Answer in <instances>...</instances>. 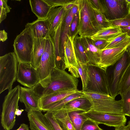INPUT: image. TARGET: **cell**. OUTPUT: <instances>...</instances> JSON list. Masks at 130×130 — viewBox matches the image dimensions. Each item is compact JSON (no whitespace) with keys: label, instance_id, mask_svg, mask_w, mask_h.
Instances as JSON below:
<instances>
[{"label":"cell","instance_id":"cell-36","mask_svg":"<svg viewBox=\"0 0 130 130\" xmlns=\"http://www.w3.org/2000/svg\"><path fill=\"white\" fill-rule=\"evenodd\" d=\"M78 12L74 17L71 23L69 35L72 38H74L78 34Z\"/></svg>","mask_w":130,"mask_h":130},{"label":"cell","instance_id":"cell-5","mask_svg":"<svg viewBox=\"0 0 130 130\" xmlns=\"http://www.w3.org/2000/svg\"><path fill=\"white\" fill-rule=\"evenodd\" d=\"M18 63L14 52L0 57V94L12 89L16 79Z\"/></svg>","mask_w":130,"mask_h":130},{"label":"cell","instance_id":"cell-30","mask_svg":"<svg viewBox=\"0 0 130 130\" xmlns=\"http://www.w3.org/2000/svg\"><path fill=\"white\" fill-rule=\"evenodd\" d=\"M130 88V65L125 72L121 80L119 88L120 95L126 92Z\"/></svg>","mask_w":130,"mask_h":130},{"label":"cell","instance_id":"cell-56","mask_svg":"<svg viewBox=\"0 0 130 130\" xmlns=\"http://www.w3.org/2000/svg\"></svg>","mask_w":130,"mask_h":130},{"label":"cell","instance_id":"cell-13","mask_svg":"<svg viewBox=\"0 0 130 130\" xmlns=\"http://www.w3.org/2000/svg\"><path fill=\"white\" fill-rule=\"evenodd\" d=\"M81 114L99 124H103L108 126L115 127L125 125L127 120L124 115L93 112H83Z\"/></svg>","mask_w":130,"mask_h":130},{"label":"cell","instance_id":"cell-1","mask_svg":"<svg viewBox=\"0 0 130 130\" xmlns=\"http://www.w3.org/2000/svg\"><path fill=\"white\" fill-rule=\"evenodd\" d=\"M78 78L65 70L56 67L50 75L40 81L32 88L39 98L59 91L77 89Z\"/></svg>","mask_w":130,"mask_h":130},{"label":"cell","instance_id":"cell-2","mask_svg":"<svg viewBox=\"0 0 130 130\" xmlns=\"http://www.w3.org/2000/svg\"><path fill=\"white\" fill-rule=\"evenodd\" d=\"M82 92L84 96L89 100L92 105L87 112L124 115L121 99L117 101L110 95Z\"/></svg>","mask_w":130,"mask_h":130},{"label":"cell","instance_id":"cell-53","mask_svg":"<svg viewBox=\"0 0 130 130\" xmlns=\"http://www.w3.org/2000/svg\"><path fill=\"white\" fill-rule=\"evenodd\" d=\"M127 49L129 54H130V43L129 45L128 46V47L127 48Z\"/></svg>","mask_w":130,"mask_h":130},{"label":"cell","instance_id":"cell-44","mask_svg":"<svg viewBox=\"0 0 130 130\" xmlns=\"http://www.w3.org/2000/svg\"><path fill=\"white\" fill-rule=\"evenodd\" d=\"M7 39V34L4 30L0 31V41L4 42Z\"/></svg>","mask_w":130,"mask_h":130},{"label":"cell","instance_id":"cell-24","mask_svg":"<svg viewBox=\"0 0 130 130\" xmlns=\"http://www.w3.org/2000/svg\"><path fill=\"white\" fill-rule=\"evenodd\" d=\"M46 38H34V46L31 64L36 69L40 63L45 50Z\"/></svg>","mask_w":130,"mask_h":130},{"label":"cell","instance_id":"cell-50","mask_svg":"<svg viewBox=\"0 0 130 130\" xmlns=\"http://www.w3.org/2000/svg\"><path fill=\"white\" fill-rule=\"evenodd\" d=\"M115 130H128L126 128L125 125L121 126L115 127Z\"/></svg>","mask_w":130,"mask_h":130},{"label":"cell","instance_id":"cell-45","mask_svg":"<svg viewBox=\"0 0 130 130\" xmlns=\"http://www.w3.org/2000/svg\"><path fill=\"white\" fill-rule=\"evenodd\" d=\"M120 27L121 28L122 33H127L128 36L130 38V26Z\"/></svg>","mask_w":130,"mask_h":130},{"label":"cell","instance_id":"cell-7","mask_svg":"<svg viewBox=\"0 0 130 130\" xmlns=\"http://www.w3.org/2000/svg\"><path fill=\"white\" fill-rule=\"evenodd\" d=\"M13 45L18 62L31 64L34 37L29 27H25L17 36Z\"/></svg>","mask_w":130,"mask_h":130},{"label":"cell","instance_id":"cell-6","mask_svg":"<svg viewBox=\"0 0 130 130\" xmlns=\"http://www.w3.org/2000/svg\"><path fill=\"white\" fill-rule=\"evenodd\" d=\"M20 87L18 85L12 89L5 98L1 115V125L5 130L12 129L15 124V112L19 107Z\"/></svg>","mask_w":130,"mask_h":130},{"label":"cell","instance_id":"cell-51","mask_svg":"<svg viewBox=\"0 0 130 130\" xmlns=\"http://www.w3.org/2000/svg\"><path fill=\"white\" fill-rule=\"evenodd\" d=\"M127 2L128 7L130 11V0H126Z\"/></svg>","mask_w":130,"mask_h":130},{"label":"cell","instance_id":"cell-52","mask_svg":"<svg viewBox=\"0 0 130 130\" xmlns=\"http://www.w3.org/2000/svg\"><path fill=\"white\" fill-rule=\"evenodd\" d=\"M125 126L128 130H130V121L128 122L127 125Z\"/></svg>","mask_w":130,"mask_h":130},{"label":"cell","instance_id":"cell-55","mask_svg":"<svg viewBox=\"0 0 130 130\" xmlns=\"http://www.w3.org/2000/svg\"></svg>","mask_w":130,"mask_h":130},{"label":"cell","instance_id":"cell-29","mask_svg":"<svg viewBox=\"0 0 130 130\" xmlns=\"http://www.w3.org/2000/svg\"><path fill=\"white\" fill-rule=\"evenodd\" d=\"M82 111H73L68 113L73 125L76 130H81L82 126L87 118L81 113Z\"/></svg>","mask_w":130,"mask_h":130},{"label":"cell","instance_id":"cell-48","mask_svg":"<svg viewBox=\"0 0 130 130\" xmlns=\"http://www.w3.org/2000/svg\"><path fill=\"white\" fill-rule=\"evenodd\" d=\"M17 130H29V128L27 125L23 123L21 124L20 127Z\"/></svg>","mask_w":130,"mask_h":130},{"label":"cell","instance_id":"cell-20","mask_svg":"<svg viewBox=\"0 0 130 130\" xmlns=\"http://www.w3.org/2000/svg\"><path fill=\"white\" fill-rule=\"evenodd\" d=\"M74 17L71 9L68 11L62 24L60 37V53L62 62L64 65L66 64L65 45L68 39L70 26Z\"/></svg>","mask_w":130,"mask_h":130},{"label":"cell","instance_id":"cell-31","mask_svg":"<svg viewBox=\"0 0 130 130\" xmlns=\"http://www.w3.org/2000/svg\"><path fill=\"white\" fill-rule=\"evenodd\" d=\"M78 62V71L80 76L83 85L82 91L86 89L89 80L87 64H82Z\"/></svg>","mask_w":130,"mask_h":130},{"label":"cell","instance_id":"cell-38","mask_svg":"<svg viewBox=\"0 0 130 130\" xmlns=\"http://www.w3.org/2000/svg\"><path fill=\"white\" fill-rule=\"evenodd\" d=\"M97 123L87 118L83 124L81 130H103L100 128Z\"/></svg>","mask_w":130,"mask_h":130},{"label":"cell","instance_id":"cell-25","mask_svg":"<svg viewBox=\"0 0 130 130\" xmlns=\"http://www.w3.org/2000/svg\"><path fill=\"white\" fill-rule=\"evenodd\" d=\"M122 33L120 27L110 26L98 31L90 37L93 39H103L109 42Z\"/></svg>","mask_w":130,"mask_h":130},{"label":"cell","instance_id":"cell-18","mask_svg":"<svg viewBox=\"0 0 130 130\" xmlns=\"http://www.w3.org/2000/svg\"><path fill=\"white\" fill-rule=\"evenodd\" d=\"M78 91L77 89H73L59 91L42 97L39 101V110L43 111L53 104Z\"/></svg>","mask_w":130,"mask_h":130},{"label":"cell","instance_id":"cell-10","mask_svg":"<svg viewBox=\"0 0 130 130\" xmlns=\"http://www.w3.org/2000/svg\"><path fill=\"white\" fill-rule=\"evenodd\" d=\"M103 12L108 21L124 18L130 13L126 0H100Z\"/></svg>","mask_w":130,"mask_h":130},{"label":"cell","instance_id":"cell-37","mask_svg":"<svg viewBox=\"0 0 130 130\" xmlns=\"http://www.w3.org/2000/svg\"><path fill=\"white\" fill-rule=\"evenodd\" d=\"M129 38L130 37L128 36L127 33H122L110 41L108 42L107 46L104 50L111 48Z\"/></svg>","mask_w":130,"mask_h":130},{"label":"cell","instance_id":"cell-35","mask_svg":"<svg viewBox=\"0 0 130 130\" xmlns=\"http://www.w3.org/2000/svg\"><path fill=\"white\" fill-rule=\"evenodd\" d=\"M109 21L111 26L119 27L130 26V13L124 18Z\"/></svg>","mask_w":130,"mask_h":130},{"label":"cell","instance_id":"cell-14","mask_svg":"<svg viewBox=\"0 0 130 130\" xmlns=\"http://www.w3.org/2000/svg\"><path fill=\"white\" fill-rule=\"evenodd\" d=\"M74 38L69 36L65 44V54L66 68L71 75L77 78L80 77L78 71V62L73 47V40Z\"/></svg>","mask_w":130,"mask_h":130},{"label":"cell","instance_id":"cell-3","mask_svg":"<svg viewBox=\"0 0 130 130\" xmlns=\"http://www.w3.org/2000/svg\"><path fill=\"white\" fill-rule=\"evenodd\" d=\"M130 65V54L127 48L122 57L105 70L109 95L115 98L119 94L120 83L126 70Z\"/></svg>","mask_w":130,"mask_h":130},{"label":"cell","instance_id":"cell-41","mask_svg":"<svg viewBox=\"0 0 130 130\" xmlns=\"http://www.w3.org/2000/svg\"><path fill=\"white\" fill-rule=\"evenodd\" d=\"M89 1L92 7L103 13V7L100 0H89Z\"/></svg>","mask_w":130,"mask_h":130},{"label":"cell","instance_id":"cell-42","mask_svg":"<svg viewBox=\"0 0 130 130\" xmlns=\"http://www.w3.org/2000/svg\"><path fill=\"white\" fill-rule=\"evenodd\" d=\"M7 1V0H0V7L5 9L7 13H9L10 12L11 8L8 5Z\"/></svg>","mask_w":130,"mask_h":130},{"label":"cell","instance_id":"cell-54","mask_svg":"<svg viewBox=\"0 0 130 130\" xmlns=\"http://www.w3.org/2000/svg\"><path fill=\"white\" fill-rule=\"evenodd\" d=\"M17 130V129H16V130Z\"/></svg>","mask_w":130,"mask_h":130},{"label":"cell","instance_id":"cell-32","mask_svg":"<svg viewBox=\"0 0 130 130\" xmlns=\"http://www.w3.org/2000/svg\"><path fill=\"white\" fill-rule=\"evenodd\" d=\"M92 7L98 25L99 30L111 26L109 21L106 19L104 14L98 10Z\"/></svg>","mask_w":130,"mask_h":130},{"label":"cell","instance_id":"cell-17","mask_svg":"<svg viewBox=\"0 0 130 130\" xmlns=\"http://www.w3.org/2000/svg\"><path fill=\"white\" fill-rule=\"evenodd\" d=\"M80 36L85 53L89 61V63L98 65L100 61L101 55L103 50L94 46L90 37Z\"/></svg>","mask_w":130,"mask_h":130},{"label":"cell","instance_id":"cell-16","mask_svg":"<svg viewBox=\"0 0 130 130\" xmlns=\"http://www.w3.org/2000/svg\"><path fill=\"white\" fill-rule=\"evenodd\" d=\"M31 130H54L44 115L39 110L27 113Z\"/></svg>","mask_w":130,"mask_h":130},{"label":"cell","instance_id":"cell-46","mask_svg":"<svg viewBox=\"0 0 130 130\" xmlns=\"http://www.w3.org/2000/svg\"><path fill=\"white\" fill-rule=\"evenodd\" d=\"M77 0H74L73 1L68 4L65 6V9L68 10L71 9L77 3Z\"/></svg>","mask_w":130,"mask_h":130},{"label":"cell","instance_id":"cell-34","mask_svg":"<svg viewBox=\"0 0 130 130\" xmlns=\"http://www.w3.org/2000/svg\"><path fill=\"white\" fill-rule=\"evenodd\" d=\"M44 115L54 130H63L53 112L47 111Z\"/></svg>","mask_w":130,"mask_h":130},{"label":"cell","instance_id":"cell-26","mask_svg":"<svg viewBox=\"0 0 130 130\" xmlns=\"http://www.w3.org/2000/svg\"><path fill=\"white\" fill-rule=\"evenodd\" d=\"M73 47L76 57L78 62L87 64L89 62L82 45L80 36L77 34L73 40Z\"/></svg>","mask_w":130,"mask_h":130},{"label":"cell","instance_id":"cell-23","mask_svg":"<svg viewBox=\"0 0 130 130\" xmlns=\"http://www.w3.org/2000/svg\"><path fill=\"white\" fill-rule=\"evenodd\" d=\"M29 2L32 11L38 19L47 18L52 7L45 0H30Z\"/></svg>","mask_w":130,"mask_h":130},{"label":"cell","instance_id":"cell-39","mask_svg":"<svg viewBox=\"0 0 130 130\" xmlns=\"http://www.w3.org/2000/svg\"><path fill=\"white\" fill-rule=\"evenodd\" d=\"M52 7L65 6L72 2V0H45Z\"/></svg>","mask_w":130,"mask_h":130},{"label":"cell","instance_id":"cell-21","mask_svg":"<svg viewBox=\"0 0 130 130\" xmlns=\"http://www.w3.org/2000/svg\"><path fill=\"white\" fill-rule=\"evenodd\" d=\"M68 10L65 6L52 7L47 18L50 26L49 36L52 37L55 30L60 23L64 19Z\"/></svg>","mask_w":130,"mask_h":130},{"label":"cell","instance_id":"cell-15","mask_svg":"<svg viewBox=\"0 0 130 130\" xmlns=\"http://www.w3.org/2000/svg\"><path fill=\"white\" fill-rule=\"evenodd\" d=\"M40 99L36 95L32 88L20 87L19 101L24 104L25 110L27 113L32 110H40L39 106Z\"/></svg>","mask_w":130,"mask_h":130},{"label":"cell","instance_id":"cell-40","mask_svg":"<svg viewBox=\"0 0 130 130\" xmlns=\"http://www.w3.org/2000/svg\"><path fill=\"white\" fill-rule=\"evenodd\" d=\"M92 39L94 46L102 50H103L106 46L108 42L104 40Z\"/></svg>","mask_w":130,"mask_h":130},{"label":"cell","instance_id":"cell-22","mask_svg":"<svg viewBox=\"0 0 130 130\" xmlns=\"http://www.w3.org/2000/svg\"><path fill=\"white\" fill-rule=\"evenodd\" d=\"M91 105L89 100L84 96L72 100L57 110L63 113L77 111L85 112L90 110Z\"/></svg>","mask_w":130,"mask_h":130},{"label":"cell","instance_id":"cell-19","mask_svg":"<svg viewBox=\"0 0 130 130\" xmlns=\"http://www.w3.org/2000/svg\"><path fill=\"white\" fill-rule=\"evenodd\" d=\"M25 27L30 28L34 38H46L49 36L50 26L47 18L38 19L31 23H28Z\"/></svg>","mask_w":130,"mask_h":130},{"label":"cell","instance_id":"cell-47","mask_svg":"<svg viewBox=\"0 0 130 130\" xmlns=\"http://www.w3.org/2000/svg\"><path fill=\"white\" fill-rule=\"evenodd\" d=\"M77 3L71 9L72 13L74 16L78 12V7L77 4Z\"/></svg>","mask_w":130,"mask_h":130},{"label":"cell","instance_id":"cell-33","mask_svg":"<svg viewBox=\"0 0 130 130\" xmlns=\"http://www.w3.org/2000/svg\"><path fill=\"white\" fill-rule=\"evenodd\" d=\"M121 96L122 101L123 113L125 116L130 117V88Z\"/></svg>","mask_w":130,"mask_h":130},{"label":"cell","instance_id":"cell-8","mask_svg":"<svg viewBox=\"0 0 130 130\" xmlns=\"http://www.w3.org/2000/svg\"><path fill=\"white\" fill-rule=\"evenodd\" d=\"M89 80L84 92L109 95L105 70L96 65L87 64Z\"/></svg>","mask_w":130,"mask_h":130},{"label":"cell","instance_id":"cell-27","mask_svg":"<svg viewBox=\"0 0 130 130\" xmlns=\"http://www.w3.org/2000/svg\"><path fill=\"white\" fill-rule=\"evenodd\" d=\"M84 96L82 91H78L64 98L60 101L52 104L44 110L43 112L48 111H53L60 109L67 103L74 99Z\"/></svg>","mask_w":130,"mask_h":130},{"label":"cell","instance_id":"cell-12","mask_svg":"<svg viewBox=\"0 0 130 130\" xmlns=\"http://www.w3.org/2000/svg\"><path fill=\"white\" fill-rule=\"evenodd\" d=\"M17 81L22 85L32 88L40 81L36 69L30 64L19 63Z\"/></svg>","mask_w":130,"mask_h":130},{"label":"cell","instance_id":"cell-43","mask_svg":"<svg viewBox=\"0 0 130 130\" xmlns=\"http://www.w3.org/2000/svg\"><path fill=\"white\" fill-rule=\"evenodd\" d=\"M7 12L6 10L0 7V23L6 18Z\"/></svg>","mask_w":130,"mask_h":130},{"label":"cell","instance_id":"cell-9","mask_svg":"<svg viewBox=\"0 0 130 130\" xmlns=\"http://www.w3.org/2000/svg\"><path fill=\"white\" fill-rule=\"evenodd\" d=\"M55 60L54 43L52 38L49 36L46 38L44 51L36 69L40 81L48 76L55 67Z\"/></svg>","mask_w":130,"mask_h":130},{"label":"cell","instance_id":"cell-49","mask_svg":"<svg viewBox=\"0 0 130 130\" xmlns=\"http://www.w3.org/2000/svg\"><path fill=\"white\" fill-rule=\"evenodd\" d=\"M24 111V110L23 109H19V108L17 109L15 112V115L18 116H20Z\"/></svg>","mask_w":130,"mask_h":130},{"label":"cell","instance_id":"cell-28","mask_svg":"<svg viewBox=\"0 0 130 130\" xmlns=\"http://www.w3.org/2000/svg\"><path fill=\"white\" fill-rule=\"evenodd\" d=\"M52 112L63 130H76L68 113H63L58 110Z\"/></svg>","mask_w":130,"mask_h":130},{"label":"cell","instance_id":"cell-4","mask_svg":"<svg viewBox=\"0 0 130 130\" xmlns=\"http://www.w3.org/2000/svg\"><path fill=\"white\" fill-rule=\"evenodd\" d=\"M78 34L79 36L90 37L99 31L92 7L89 0H78Z\"/></svg>","mask_w":130,"mask_h":130},{"label":"cell","instance_id":"cell-11","mask_svg":"<svg viewBox=\"0 0 130 130\" xmlns=\"http://www.w3.org/2000/svg\"><path fill=\"white\" fill-rule=\"evenodd\" d=\"M130 43V38H129L111 48L103 50L98 65L105 70L122 57Z\"/></svg>","mask_w":130,"mask_h":130}]
</instances>
